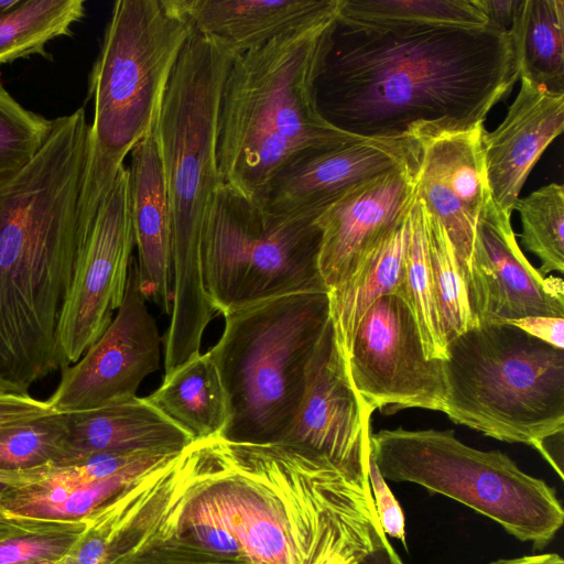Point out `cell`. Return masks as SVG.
<instances>
[{"label": "cell", "mask_w": 564, "mask_h": 564, "mask_svg": "<svg viewBox=\"0 0 564 564\" xmlns=\"http://www.w3.org/2000/svg\"><path fill=\"white\" fill-rule=\"evenodd\" d=\"M235 57L195 30L174 67L152 133L161 160L172 224L173 294L163 354L183 362L200 352L219 313L205 289L202 241L218 187V116Z\"/></svg>", "instance_id": "obj_4"}, {"label": "cell", "mask_w": 564, "mask_h": 564, "mask_svg": "<svg viewBox=\"0 0 564 564\" xmlns=\"http://www.w3.org/2000/svg\"><path fill=\"white\" fill-rule=\"evenodd\" d=\"M519 73L509 31H373L336 22L317 79L321 113L361 138L417 140L484 124Z\"/></svg>", "instance_id": "obj_1"}, {"label": "cell", "mask_w": 564, "mask_h": 564, "mask_svg": "<svg viewBox=\"0 0 564 564\" xmlns=\"http://www.w3.org/2000/svg\"><path fill=\"white\" fill-rule=\"evenodd\" d=\"M161 345L133 256L120 307L84 355L62 369L48 405L56 413H74L135 397L142 381L159 369Z\"/></svg>", "instance_id": "obj_13"}, {"label": "cell", "mask_w": 564, "mask_h": 564, "mask_svg": "<svg viewBox=\"0 0 564 564\" xmlns=\"http://www.w3.org/2000/svg\"><path fill=\"white\" fill-rule=\"evenodd\" d=\"M520 79L505 119L482 135L490 197L508 215L534 164L564 129V94Z\"/></svg>", "instance_id": "obj_19"}, {"label": "cell", "mask_w": 564, "mask_h": 564, "mask_svg": "<svg viewBox=\"0 0 564 564\" xmlns=\"http://www.w3.org/2000/svg\"><path fill=\"white\" fill-rule=\"evenodd\" d=\"M85 528V519H48L0 509V564H55L74 547Z\"/></svg>", "instance_id": "obj_30"}, {"label": "cell", "mask_w": 564, "mask_h": 564, "mask_svg": "<svg viewBox=\"0 0 564 564\" xmlns=\"http://www.w3.org/2000/svg\"><path fill=\"white\" fill-rule=\"evenodd\" d=\"M371 414L351 383L329 319L308 364L299 411L281 442L369 481Z\"/></svg>", "instance_id": "obj_14"}, {"label": "cell", "mask_w": 564, "mask_h": 564, "mask_svg": "<svg viewBox=\"0 0 564 564\" xmlns=\"http://www.w3.org/2000/svg\"><path fill=\"white\" fill-rule=\"evenodd\" d=\"M395 564H403L402 561L398 557Z\"/></svg>", "instance_id": "obj_46"}, {"label": "cell", "mask_w": 564, "mask_h": 564, "mask_svg": "<svg viewBox=\"0 0 564 564\" xmlns=\"http://www.w3.org/2000/svg\"><path fill=\"white\" fill-rule=\"evenodd\" d=\"M397 293L406 301L412 312L426 358L445 359L447 343L434 291L425 208L417 197L406 218L403 278Z\"/></svg>", "instance_id": "obj_28"}, {"label": "cell", "mask_w": 564, "mask_h": 564, "mask_svg": "<svg viewBox=\"0 0 564 564\" xmlns=\"http://www.w3.org/2000/svg\"><path fill=\"white\" fill-rule=\"evenodd\" d=\"M30 564H51V563H30Z\"/></svg>", "instance_id": "obj_47"}, {"label": "cell", "mask_w": 564, "mask_h": 564, "mask_svg": "<svg viewBox=\"0 0 564 564\" xmlns=\"http://www.w3.org/2000/svg\"><path fill=\"white\" fill-rule=\"evenodd\" d=\"M406 218L408 215L344 283L328 291L329 319L344 358L366 312L378 299L397 293L401 286Z\"/></svg>", "instance_id": "obj_24"}, {"label": "cell", "mask_w": 564, "mask_h": 564, "mask_svg": "<svg viewBox=\"0 0 564 564\" xmlns=\"http://www.w3.org/2000/svg\"><path fill=\"white\" fill-rule=\"evenodd\" d=\"M336 22L373 31L482 29L490 24L473 0H339Z\"/></svg>", "instance_id": "obj_27"}, {"label": "cell", "mask_w": 564, "mask_h": 564, "mask_svg": "<svg viewBox=\"0 0 564 564\" xmlns=\"http://www.w3.org/2000/svg\"><path fill=\"white\" fill-rule=\"evenodd\" d=\"M370 454L386 480L419 485L475 510L541 550L564 523L556 490L500 451H481L452 430H381Z\"/></svg>", "instance_id": "obj_9"}, {"label": "cell", "mask_w": 564, "mask_h": 564, "mask_svg": "<svg viewBox=\"0 0 564 564\" xmlns=\"http://www.w3.org/2000/svg\"><path fill=\"white\" fill-rule=\"evenodd\" d=\"M534 448L544 457L558 477L563 479L564 431L543 438Z\"/></svg>", "instance_id": "obj_41"}, {"label": "cell", "mask_w": 564, "mask_h": 564, "mask_svg": "<svg viewBox=\"0 0 564 564\" xmlns=\"http://www.w3.org/2000/svg\"><path fill=\"white\" fill-rule=\"evenodd\" d=\"M336 18L272 40L235 57L218 116L221 181L257 202L288 165L357 137L319 111L316 84Z\"/></svg>", "instance_id": "obj_5"}, {"label": "cell", "mask_w": 564, "mask_h": 564, "mask_svg": "<svg viewBox=\"0 0 564 564\" xmlns=\"http://www.w3.org/2000/svg\"><path fill=\"white\" fill-rule=\"evenodd\" d=\"M316 219H284L221 184L202 241L205 289L219 314L299 292H328Z\"/></svg>", "instance_id": "obj_10"}, {"label": "cell", "mask_w": 564, "mask_h": 564, "mask_svg": "<svg viewBox=\"0 0 564 564\" xmlns=\"http://www.w3.org/2000/svg\"><path fill=\"white\" fill-rule=\"evenodd\" d=\"M203 488L193 496L184 511L183 531L210 551L225 555L242 556L239 542L227 528L213 503L203 494Z\"/></svg>", "instance_id": "obj_36"}, {"label": "cell", "mask_w": 564, "mask_h": 564, "mask_svg": "<svg viewBox=\"0 0 564 564\" xmlns=\"http://www.w3.org/2000/svg\"><path fill=\"white\" fill-rule=\"evenodd\" d=\"M194 30L237 57L337 18L339 0H174Z\"/></svg>", "instance_id": "obj_20"}, {"label": "cell", "mask_w": 564, "mask_h": 564, "mask_svg": "<svg viewBox=\"0 0 564 564\" xmlns=\"http://www.w3.org/2000/svg\"><path fill=\"white\" fill-rule=\"evenodd\" d=\"M194 28L174 0H118L91 67L94 100L83 184L116 177L154 127L170 78Z\"/></svg>", "instance_id": "obj_8"}, {"label": "cell", "mask_w": 564, "mask_h": 564, "mask_svg": "<svg viewBox=\"0 0 564 564\" xmlns=\"http://www.w3.org/2000/svg\"><path fill=\"white\" fill-rule=\"evenodd\" d=\"M134 247L123 165L96 213L64 303L58 325L62 369L75 364L111 323L124 296Z\"/></svg>", "instance_id": "obj_12"}, {"label": "cell", "mask_w": 564, "mask_h": 564, "mask_svg": "<svg viewBox=\"0 0 564 564\" xmlns=\"http://www.w3.org/2000/svg\"><path fill=\"white\" fill-rule=\"evenodd\" d=\"M66 414L68 435L64 463L97 454L182 452L194 442L145 398L138 395Z\"/></svg>", "instance_id": "obj_22"}, {"label": "cell", "mask_w": 564, "mask_h": 564, "mask_svg": "<svg viewBox=\"0 0 564 564\" xmlns=\"http://www.w3.org/2000/svg\"><path fill=\"white\" fill-rule=\"evenodd\" d=\"M145 400L193 441L218 436L229 419L227 393L209 351L164 375Z\"/></svg>", "instance_id": "obj_23"}, {"label": "cell", "mask_w": 564, "mask_h": 564, "mask_svg": "<svg viewBox=\"0 0 564 564\" xmlns=\"http://www.w3.org/2000/svg\"><path fill=\"white\" fill-rule=\"evenodd\" d=\"M209 351L226 390L234 443L281 442L299 411L306 372L329 322L328 292L270 297L223 314Z\"/></svg>", "instance_id": "obj_6"}, {"label": "cell", "mask_w": 564, "mask_h": 564, "mask_svg": "<svg viewBox=\"0 0 564 564\" xmlns=\"http://www.w3.org/2000/svg\"><path fill=\"white\" fill-rule=\"evenodd\" d=\"M36 480V468L22 471L0 470V498L9 490L33 484Z\"/></svg>", "instance_id": "obj_42"}, {"label": "cell", "mask_w": 564, "mask_h": 564, "mask_svg": "<svg viewBox=\"0 0 564 564\" xmlns=\"http://www.w3.org/2000/svg\"><path fill=\"white\" fill-rule=\"evenodd\" d=\"M420 140L356 138L307 153L283 169L257 203L284 219H317L352 188L394 169L417 162Z\"/></svg>", "instance_id": "obj_15"}, {"label": "cell", "mask_w": 564, "mask_h": 564, "mask_svg": "<svg viewBox=\"0 0 564 564\" xmlns=\"http://www.w3.org/2000/svg\"><path fill=\"white\" fill-rule=\"evenodd\" d=\"M20 0H6L0 1V13L6 12L13 8Z\"/></svg>", "instance_id": "obj_45"}, {"label": "cell", "mask_w": 564, "mask_h": 564, "mask_svg": "<svg viewBox=\"0 0 564 564\" xmlns=\"http://www.w3.org/2000/svg\"><path fill=\"white\" fill-rule=\"evenodd\" d=\"M84 14L83 0H20L0 13V64L46 56L47 43L72 35Z\"/></svg>", "instance_id": "obj_29"}, {"label": "cell", "mask_w": 564, "mask_h": 564, "mask_svg": "<svg viewBox=\"0 0 564 564\" xmlns=\"http://www.w3.org/2000/svg\"><path fill=\"white\" fill-rule=\"evenodd\" d=\"M514 210L522 223L521 241L541 260L539 272H564V187L551 183L519 198Z\"/></svg>", "instance_id": "obj_32"}, {"label": "cell", "mask_w": 564, "mask_h": 564, "mask_svg": "<svg viewBox=\"0 0 564 564\" xmlns=\"http://www.w3.org/2000/svg\"><path fill=\"white\" fill-rule=\"evenodd\" d=\"M368 479L379 524L388 538H394L406 547L405 518L403 510L379 471L371 454L368 460Z\"/></svg>", "instance_id": "obj_37"}, {"label": "cell", "mask_w": 564, "mask_h": 564, "mask_svg": "<svg viewBox=\"0 0 564 564\" xmlns=\"http://www.w3.org/2000/svg\"><path fill=\"white\" fill-rule=\"evenodd\" d=\"M53 412L46 400L35 399L28 393L0 392V431Z\"/></svg>", "instance_id": "obj_38"}, {"label": "cell", "mask_w": 564, "mask_h": 564, "mask_svg": "<svg viewBox=\"0 0 564 564\" xmlns=\"http://www.w3.org/2000/svg\"><path fill=\"white\" fill-rule=\"evenodd\" d=\"M485 131L480 124L420 140L416 197L446 229L469 295L477 224L491 198L482 154Z\"/></svg>", "instance_id": "obj_17"}, {"label": "cell", "mask_w": 564, "mask_h": 564, "mask_svg": "<svg viewBox=\"0 0 564 564\" xmlns=\"http://www.w3.org/2000/svg\"><path fill=\"white\" fill-rule=\"evenodd\" d=\"M509 324L558 349H564V318L530 316Z\"/></svg>", "instance_id": "obj_39"}, {"label": "cell", "mask_w": 564, "mask_h": 564, "mask_svg": "<svg viewBox=\"0 0 564 564\" xmlns=\"http://www.w3.org/2000/svg\"><path fill=\"white\" fill-rule=\"evenodd\" d=\"M112 564H249L206 549L182 529L165 532Z\"/></svg>", "instance_id": "obj_35"}, {"label": "cell", "mask_w": 564, "mask_h": 564, "mask_svg": "<svg viewBox=\"0 0 564 564\" xmlns=\"http://www.w3.org/2000/svg\"><path fill=\"white\" fill-rule=\"evenodd\" d=\"M471 305L478 324L530 316L564 318V282L539 272L521 251L506 214L490 198L477 224Z\"/></svg>", "instance_id": "obj_16"}, {"label": "cell", "mask_w": 564, "mask_h": 564, "mask_svg": "<svg viewBox=\"0 0 564 564\" xmlns=\"http://www.w3.org/2000/svg\"><path fill=\"white\" fill-rule=\"evenodd\" d=\"M425 221L434 291L444 336L448 343L478 322L462 267L446 229L426 209Z\"/></svg>", "instance_id": "obj_31"}, {"label": "cell", "mask_w": 564, "mask_h": 564, "mask_svg": "<svg viewBox=\"0 0 564 564\" xmlns=\"http://www.w3.org/2000/svg\"><path fill=\"white\" fill-rule=\"evenodd\" d=\"M131 219L140 289L162 313L172 311V224L164 174L152 131L130 152Z\"/></svg>", "instance_id": "obj_21"}, {"label": "cell", "mask_w": 564, "mask_h": 564, "mask_svg": "<svg viewBox=\"0 0 564 564\" xmlns=\"http://www.w3.org/2000/svg\"><path fill=\"white\" fill-rule=\"evenodd\" d=\"M208 444L203 494L249 564H356L388 541L369 481L285 442Z\"/></svg>", "instance_id": "obj_3"}, {"label": "cell", "mask_w": 564, "mask_h": 564, "mask_svg": "<svg viewBox=\"0 0 564 564\" xmlns=\"http://www.w3.org/2000/svg\"><path fill=\"white\" fill-rule=\"evenodd\" d=\"M88 132L84 108L53 119L37 154L0 178V392L25 394L62 369L58 325L87 239Z\"/></svg>", "instance_id": "obj_2"}, {"label": "cell", "mask_w": 564, "mask_h": 564, "mask_svg": "<svg viewBox=\"0 0 564 564\" xmlns=\"http://www.w3.org/2000/svg\"><path fill=\"white\" fill-rule=\"evenodd\" d=\"M180 453L153 454L110 477L89 484L68 487L41 484L22 486L0 498V509L48 519H84L141 475Z\"/></svg>", "instance_id": "obj_26"}, {"label": "cell", "mask_w": 564, "mask_h": 564, "mask_svg": "<svg viewBox=\"0 0 564 564\" xmlns=\"http://www.w3.org/2000/svg\"><path fill=\"white\" fill-rule=\"evenodd\" d=\"M67 414L50 413L0 431V470L22 471L67 457Z\"/></svg>", "instance_id": "obj_33"}, {"label": "cell", "mask_w": 564, "mask_h": 564, "mask_svg": "<svg viewBox=\"0 0 564 564\" xmlns=\"http://www.w3.org/2000/svg\"><path fill=\"white\" fill-rule=\"evenodd\" d=\"M351 383L368 411L445 412L442 360L427 359L416 322L398 293L378 299L361 318L346 356Z\"/></svg>", "instance_id": "obj_11"}, {"label": "cell", "mask_w": 564, "mask_h": 564, "mask_svg": "<svg viewBox=\"0 0 564 564\" xmlns=\"http://www.w3.org/2000/svg\"><path fill=\"white\" fill-rule=\"evenodd\" d=\"M509 33L519 79L564 94V1L521 0Z\"/></svg>", "instance_id": "obj_25"}, {"label": "cell", "mask_w": 564, "mask_h": 564, "mask_svg": "<svg viewBox=\"0 0 564 564\" xmlns=\"http://www.w3.org/2000/svg\"><path fill=\"white\" fill-rule=\"evenodd\" d=\"M419 161L358 185L317 217L318 269L328 291L404 220L416 200Z\"/></svg>", "instance_id": "obj_18"}, {"label": "cell", "mask_w": 564, "mask_h": 564, "mask_svg": "<svg viewBox=\"0 0 564 564\" xmlns=\"http://www.w3.org/2000/svg\"><path fill=\"white\" fill-rule=\"evenodd\" d=\"M489 564H564V560L556 553L523 555L511 558H500Z\"/></svg>", "instance_id": "obj_43"}, {"label": "cell", "mask_w": 564, "mask_h": 564, "mask_svg": "<svg viewBox=\"0 0 564 564\" xmlns=\"http://www.w3.org/2000/svg\"><path fill=\"white\" fill-rule=\"evenodd\" d=\"M398 557L390 542L386 541L383 544L366 554L356 564H395Z\"/></svg>", "instance_id": "obj_44"}, {"label": "cell", "mask_w": 564, "mask_h": 564, "mask_svg": "<svg viewBox=\"0 0 564 564\" xmlns=\"http://www.w3.org/2000/svg\"><path fill=\"white\" fill-rule=\"evenodd\" d=\"M52 128L53 120L22 107L0 83V178L25 166Z\"/></svg>", "instance_id": "obj_34"}, {"label": "cell", "mask_w": 564, "mask_h": 564, "mask_svg": "<svg viewBox=\"0 0 564 564\" xmlns=\"http://www.w3.org/2000/svg\"><path fill=\"white\" fill-rule=\"evenodd\" d=\"M489 23L509 31L521 0H473Z\"/></svg>", "instance_id": "obj_40"}, {"label": "cell", "mask_w": 564, "mask_h": 564, "mask_svg": "<svg viewBox=\"0 0 564 564\" xmlns=\"http://www.w3.org/2000/svg\"><path fill=\"white\" fill-rule=\"evenodd\" d=\"M442 367L454 423L533 448L564 431V349L509 323H482L447 343Z\"/></svg>", "instance_id": "obj_7"}]
</instances>
